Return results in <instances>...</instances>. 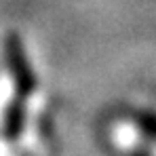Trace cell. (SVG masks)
<instances>
[{
    "label": "cell",
    "mask_w": 156,
    "mask_h": 156,
    "mask_svg": "<svg viewBox=\"0 0 156 156\" xmlns=\"http://www.w3.org/2000/svg\"><path fill=\"white\" fill-rule=\"evenodd\" d=\"M6 61L11 66V72H13V78L17 82V89L21 95H27L34 91L36 87V80H34V74L30 70V63H27L26 55H23V44L21 40L11 34L6 38Z\"/></svg>",
    "instance_id": "1"
},
{
    "label": "cell",
    "mask_w": 156,
    "mask_h": 156,
    "mask_svg": "<svg viewBox=\"0 0 156 156\" xmlns=\"http://www.w3.org/2000/svg\"><path fill=\"white\" fill-rule=\"evenodd\" d=\"M21 125H23V104L17 101V104L11 105L9 112H6V120H4V131H6V135H9L11 139L17 137V133L21 131Z\"/></svg>",
    "instance_id": "2"
}]
</instances>
